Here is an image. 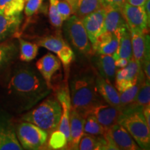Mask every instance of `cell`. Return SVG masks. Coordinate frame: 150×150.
Instances as JSON below:
<instances>
[{
    "label": "cell",
    "instance_id": "obj_20",
    "mask_svg": "<svg viewBox=\"0 0 150 150\" xmlns=\"http://www.w3.org/2000/svg\"><path fill=\"white\" fill-rule=\"evenodd\" d=\"M112 56L114 60L119 58H125L129 61L133 58L130 29L128 26L120 30L117 48Z\"/></svg>",
    "mask_w": 150,
    "mask_h": 150
},
{
    "label": "cell",
    "instance_id": "obj_16",
    "mask_svg": "<svg viewBox=\"0 0 150 150\" xmlns=\"http://www.w3.org/2000/svg\"><path fill=\"white\" fill-rule=\"evenodd\" d=\"M84 122L85 118L72 107L70 111V140L67 147L68 149H78L79 143L84 134Z\"/></svg>",
    "mask_w": 150,
    "mask_h": 150
},
{
    "label": "cell",
    "instance_id": "obj_13",
    "mask_svg": "<svg viewBox=\"0 0 150 150\" xmlns=\"http://www.w3.org/2000/svg\"><path fill=\"white\" fill-rule=\"evenodd\" d=\"M108 132L118 149H140L127 129L120 123H116L110 127L108 129Z\"/></svg>",
    "mask_w": 150,
    "mask_h": 150
},
{
    "label": "cell",
    "instance_id": "obj_15",
    "mask_svg": "<svg viewBox=\"0 0 150 150\" xmlns=\"http://www.w3.org/2000/svg\"><path fill=\"white\" fill-rule=\"evenodd\" d=\"M95 83L99 95L103 100L107 104L122 110L120 100L119 93L117 89L114 88L113 85L104 79L98 72H96Z\"/></svg>",
    "mask_w": 150,
    "mask_h": 150
},
{
    "label": "cell",
    "instance_id": "obj_36",
    "mask_svg": "<svg viewBox=\"0 0 150 150\" xmlns=\"http://www.w3.org/2000/svg\"><path fill=\"white\" fill-rule=\"evenodd\" d=\"M129 61L125 58H119V59L115 60V64L117 69H120L125 67L128 64Z\"/></svg>",
    "mask_w": 150,
    "mask_h": 150
},
{
    "label": "cell",
    "instance_id": "obj_37",
    "mask_svg": "<svg viewBox=\"0 0 150 150\" xmlns=\"http://www.w3.org/2000/svg\"><path fill=\"white\" fill-rule=\"evenodd\" d=\"M147 0H127V3L136 6H143Z\"/></svg>",
    "mask_w": 150,
    "mask_h": 150
},
{
    "label": "cell",
    "instance_id": "obj_3",
    "mask_svg": "<svg viewBox=\"0 0 150 150\" xmlns=\"http://www.w3.org/2000/svg\"><path fill=\"white\" fill-rule=\"evenodd\" d=\"M62 111V106L57 99L48 98L24 114L22 120L36 125L50 134L58 129Z\"/></svg>",
    "mask_w": 150,
    "mask_h": 150
},
{
    "label": "cell",
    "instance_id": "obj_6",
    "mask_svg": "<svg viewBox=\"0 0 150 150\" xmlns=\"http://www.w3.org/2000/svg\"><path fill=\"white\" fill-rule=\"evenodd\" d=\"M16 136L22 147L28 150L43 149L46 147L49 138L47 131L25 121L17 127Z\"/></svg>",
    "mask_w": 150,
    "mask_h": 150
},
{
    "label": "cell",
    "instance_id": "obj_35",
    "mask_svg": "<svg viewBox=\"0 0 150 150\" xmlns=\"http://www.w3.org/2000/svg\"><path fill=\"white\" fill-rule=\"evenodd\" d=\"M142 111L147 126L150 128V104L142 107Z\"/></svg>",
    "mask_w": 150,
    "mask_h": 150
},
{
    "label": "cell",
    "instance_id": "obj_14",
    "mask_svg": "<svg viewBox=\"0 0 150 150\" xmlns=\"http://www.w3.org/2000/svg\"><path fill=\"white\" fill-rule=\"evenodd\" d=\"M133 59L141 65L145 56L149 52V36L147 32L130 29Z\"/></svg>",
    "mask_w": 150,
    "mask_h": 150
},
{
    "label": "cell",
    "instance_id": "obj_26",
    "mask_svg": "<svg viewBox=\"0 0 150 150\" xmlns=\"http://www.w3.org/2000/svg\"><path fill=\"white\" fill-rule=\"evenodd\" d=\"M20 42V59L22 61L30 62L36 57L39 46L36 43L29 42L24 39H19Z\"/></svg>",
    "mask_w": 150,
    "mask_h": 150
},
{
    "label": "cell",
    "instance_id": "obj_31",
    "mask_svg": "<svg viewBox=\"0 0 150 150\" xmlns=\"http://www.w3.org/2000/svg\"><path fill=\"white\" fill-rule=\"evenodd\" d=\"M50 8H49V18L52 25L56 28H61L63 21L60 16L57 9L58 0H49Z\"/></svg>",
    "mask_w": 150,
    "mask_h": 150
},
{
    "label": "cell",
    "instance_id": "obj_39",
    "mask_svg": "<svg viewBox=\"0 0 150 150\" xmlns=\"http://www.w3.org/2000/svg\"><path fill=\"white\" fill-rule=\"evenodd\" d=\"M64 1H65L66 2H67L70 5L71 8H72V13H73L75 7H76V3H77L78 0H64Z\"/></svg>",
    "mask_w": 150,
    "mask_h": 150
},
{
    "label": "cell",
    "instance_id": "obj_10",
    "mask_svg": "<svg viewBox=\"0 0 150 150\" xmlns=\"http://www.w3.org/2000/svg\"><path fill=\"white\" fill-rule=\"evenodd\" d=\"M105 15L106 8L102 7L81 19L82 23L92 45L95 43L97 38L102 33Z\"/></svg>",
    "mask_w": 150,
    "mask_h": 150
},
{
    "label": "cell",
    "instance_id": "obj_11",
    "mask_svg": "<svg viewBox=\"0 0 150 150\" xmlns=\"http://www.w3.org/2000/svg\"><path fill=\"white\" fill-rule=\"evenodd\" d=\"M35 67L48 87L52 90L53 89L52 83V77L60 70L61 67V62L58 56L52 53L47 54L36 62Z\"/></svg>",
    "mask_w": 150,
    "mask_h": 150
},
{
    "label": "cell",
    "instance_id": "obj_18",
    "mask_svg": "<svg viewBox=\"0 0 150 150\" xmlns=\"http://www.w3.org/2000/svg\"><path fill=\"white\" fill-rule=\"evenodd\" d=\"M22 21V13L12 16L0 15V42L6 41L18 32Z\"/></svg>",
    "mask_w": 150,
    "mask_h": 150
},
{
    "label": "cell",
    "instance_id": "obj_30",
    "mask_svg": "<svg viewBox=\"0 0 150 150\" xmlns=\"http://www.w3.org/2000/svg\"><path fill=\"white\" fill-rule=\"evenodd\" d=\"M48 147L52 149H63L67 147V140L66 137L59 129L54 131L50 134L47 140Z\"/></svg>",
    "mask_w": 150,
    "mask_h": 150
},
{
    "label": "cell",
    "instance_id": "obj_38",
    "mask_svg": "<svg viewBox=\"0 0 150 150\" xmlns=\"http://www.w3.org/2000/svg\"><path fill=\"white\" fill-rule=\"evenodd\" d=\"M144 8H145L146 15H147L148 22L150 23V0L146 1L145 4H144Z\"/></svg>",
    "mask_w": 150,
    "mask_h": 150
},
{
    "label": "cell",
    "instance_id": "obj_27",
    "mask_svg": "<svg viewBox=\"0 0 150 150\" xmlns=\"http://www.w3.org/2000/svg\"><path fill=\"white\" fill-rule=\"evenodd\" d=\"M145 76L144 73L141 75L138 81L134 85L131 86L129 88L125 90V91L122 92V93H119L120 95V104L122 108L127 107L129 105H130L131 103L134 102L135 97H136L137 93H138V91H139L140 86H141L142 83L145 79Z\"/></svg>",
    "mask_w": 150,
    "mask_h": 150
},
{
    "label": "cell",
    "instance_id": "obj_21",
    "mask_svg": "<svg viewBox=\"0 0 150 150\" xmlns=\"http://www.w3.org/2000/svg\"><path fill=\"white\" fill-rule=\"evenodd\" d=\"M15 131L10 128L1 127L0 131V150H22Z\"/></svg>",
    "mask_w": 150,
    "mask_h": 150
},
{
    "label": "cell",
    "instance_id": "obj_17",
    "mask_svg": "<svg viewBox=\"0 0 150 150\" xmlns=\"http://www.w3.org/2000/svg\"><path fill=\"white\" fill-rule=\"evenodd\" d=\"M96 58L97 70L104 79L114 85L115 73L117 68L115 64V60L112 55L109 54H98Z\"/></svg>",
    "mask_w": 150,
    "mask_h": 150
},
{
    "label": "cell",
    "instance_id": "obj_2",
    "mask_svg": "<svg viewBox=\"0 0 150 150\" xmlns=\"http://www.w3.org/2000/svg\"><path fill=\"white\" fill-rule=\"evenodd\" d=\"M95 76L96 72L93 69H81L73 75L70 82L72 107L84 118L103 100L97 91Z\"/></svg>",
    "mask_w": 150,
    "mask_h": 150
},
{
    "label": "cell",
    "instance_id": "obj_19",
    "mask_svg": "<svg viewBox=\"0 0 150 150\" xmlns=\"http://www.w3.org/2000/svg\"><path fill=\"white\" fill-rule=\"evenodd\" d=\"M105 8H106V15H105L102 33L105 31L115 32L128 26L121 10L109 8V7H105Z\"/></svg>",
    "mask_w": 150,
    "mask_h": 150
},
{
    "label": "cell",
    "instance_id": "obj_5",
    "mask_svg": "<svg viewBox=\"0 0 150 150\" xmlns=\"http://www.w3.org/2000/svg\"><path fill=\"white\" fill-rule=\"evenodd\" d=\"M64 31L67 38L77 51L86 56L93 55L94 52L92 44L79 18L72 15L65 20Z\"/></svg>",
    "mask_w": 150,
    "mask_h": 150
},
{
    "label": "cell",
    "instance_id": "obj_34",
    "mask_svg": "<svg viewBox=\"0 0 150 150\" xmlns=\"http://www.w3.org/2000/svg\"><path fill=\"white\" fill-rule=\"evenodd\" d=\"M104 7H109L122 10L127 0H102Z\"/></svg>",
    "mask_w": 150,
    "mask_h": 150
},
{
    "label": "cell",
    "instance_id": "obj_33",
    "mask_svg": "<svg viewBox=\"0 0 150 150\" xmlns=\"http://www.w3.org/2000/svg\"><path fill=\"white\" fill-rule=\"evenodd\" d=\"M57 9L58 12H59L60 16H61L63 22L67 20L72 15H73L70 5L64 0H58Z\"/></svg>",
    "mask_w": 150,
    "mask_h": 150
},
{
    "label": "cell",
    "instance_id": "obj_8",
    "mask_svg": "<svg viewBox=\"0 0 150 150\" xmlns=\"http://www.w3.org/2000/svg\"><path fill=\"white\" fill-rule=\"evenodd\" d=\"M121 11L129 29L147 32L150 23L148 22L144 6H136L126 2Z\"/></svg>",
    "mask_w": 150,
    "mask_h": 150
},
{
    "label": "cell",
    "instance_id": "obj_29",
    "mask_svg": "<svg viewBox=\"0 0 150 150\" xmlns=\"http://www.w3.org/2000/svg\"><path fill=\"white\" fill-rule=\"evenodd\" d=\"M150 81L145 79L131 104L136 107H143L150 104Z\"/></svg>",
    "mask_w": 150,
    "mask_h": 150
},
{
    "label": "cell",
    "instance_id": "obj_32",
    "mask_svg": "<svg viewBox=\"0 0 150 150\" xmlns=\"http://www.w3.org/2000/svg\"><path fill=\"white\" fill-rule=\"evenodd\" d=\"M44 0H25L24 13L27 17H31L35 15L42 7Z\"/></svg>",
    "mask_w": 150,
    "mask_h": 150
},
{
    "label": "cell",
    "instance_id": "obj_1",
    "mask_svg": "<svg viewBox=\"0 0 150 150\" xmlns=\"http://www.w3.org/2000/svg\"><path fill=\"white\" fill-rule=\"evenodd\" d=\"M9 95L22 103L24 109H29L46 97L52 89L40 73L31 67L16 70L8 84Z\"/></svg>",
    "mask_w": 150,
    "mask_h": 150
},
{
    "label": "cell",
    "instance_id": "obj_40",
    "mask_svg": "<svg viewBox=\"0 0 150 150\" xmlns=\"http://www.w3.org/2000/svg\"><path fill=\"white\" fill-rule=\"evenodd\" d=\"M1 127H0V131H1Z\"/></svg>",
    "mask_w": 150,
    "mask_h": 150
},
{
    "label": "cell",
    "instance_id": "obj_24",
    "mask_svg": "<svg viewBox=\"0 0 150 150\" xmlns=\"http://www.w3.org/2000/svg\"><path fill=\"white\" fill-rule=\"evenodd\" d=\"M25 0H0V15L12 16L21 14Z\"/></svg>",
    "mask_w": 150,
    "mask_h": 150
},
{
    "label": "cell",
    "instance_id": "obj_9",
    "mask_svg": "<svg viewBox=\"0 0 150 150\" xmlns=\"http://www.w3.org/2000/svg\"><path fill=\"white\" fill-rule=\"evenodd\" d=\"M91 114L95 115L99 122L104 128L108 129L113 125L118 123L122 114V110L102 100L93 108Z\"/></svg>",
    "mask_w": 150,
    "mask_h": 150
},
{
    "label": "cell",
    "instance_id": "obj_28",
    "mask_svg": "<svg viewBox=\"0 0 150 150\" xmlns=\"http://www.w3.org/2000/svg\"><path fill=\"white\" fill-rule=\"evenodd\" d=\"M108 129L99 122L97 118L93 115H89L85 118L83 125V131L86 134L93 136H103Z\"/></svg>",
    "mask_w": 150,
    "mask_h": 150
},
{
    "label": "cell",
    "instance_id": "obj_23",
    "mask_svg": "<svg viewBox=\"0 0 150 150\" xmlns=\"http://www.w3.org/2000/svg\"><path fill=\"white\" fill-rule=\"evenodd\" d=\"M104 7L102 0H78L73 15L81 20L88 15Z\"/></svg>",
    "mask_w": 150,
    "mask_h": 150
},
{
    "label": "cell",
    "instance_id": "obj_25",
    "mask_svg": "<svg viewBox=\"0 0 150 150\" xmlns=\"http://www.w3.org/2000/svg\"><path fill=\"white\" fill-rule=\"evenodd\" d=\"M18 50L14 42L4 41L0 42V69L8 65L16 57Z\"/></svg>",
    "mask_w": 150,
    "mask_h": 150
},
{
    "label": "cell",
    "instance_id": "obj_22",
    "mask_svg": "<svg viewBox=\"0 0 150 150\" xmlns=\"http://www.w3.org/2000/svg\"><path fill=\"white\" fill-rule=\"evenodd\" d=\"M78 149L97 150L106 149V142L103 136L97 137L84 133L79 143Z\"/></svg>",
    "mask_w": 150,
    "mask_h": 150
},
{
    "label": "cell",
    "instance_id": "obj_4",
    "mask_svg": "<svg viewBox=\"0 0 150 150\" xmlns=\"http://www.w3.org/2000/svg\"><path fill=\"white\" fill-rule=\"evenodd\" d=\"M118 123L127 129L140 149H149L150 128L146 123L142 108H124Z\"/></svg>",
    "mask_w": 150,
    "mask_h": 150
},
{
    "label": "cell",
    "instance_id": "obj_7",
    "mask_svg": "<svg viewBox=\"0 0 150 150\" xmlns=\"http://www.w3.org/2000/svg\"><path fill=\"white\" fill-rule=\"evenodd\" d=\"M36 44L39 47H42L55 53L63 63L65 70H68L71 63L74 60V54L61 33H57L54 35L41 37L38 40Z\"/></svg>",
    "mask_w": 150,
    "mask_h": 150
},
{
    "label": "cell",
    "instance_id": "obj_12",
    "mask_svg": "<svg viewBox=\"0 0 150 150\" xmlns=\"http://www.w3.org/2000/svg\"><path fill=\"white\" fill-rule=\"evenodd\" d=\"M120 30L115 32L105 31L101 33L97 38L95 43L92 45L94 54L112 55L115 53L119 43Z\"/></svg>",
    "mask_w": 150,
    "mask_h": 150
}]
</instances>
